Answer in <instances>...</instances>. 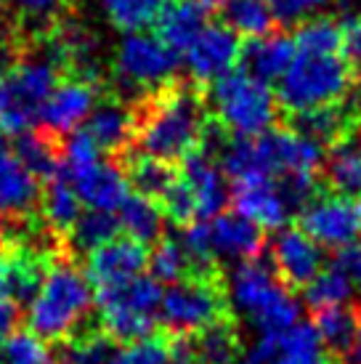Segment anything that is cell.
Segmentation results:
<instances>
[{"label": "cell", "instance_id": "obj_1", "mask_svg": "<svg viewBox=\"0 0 361 364\" xmlns=\"http://www.w3.org/2000/svg\"><path fill=\"white\" fill-rule=\"evenodd\" d=\"M218 157L223 176L234 186L295 178L316 181L324 165V146L295 128H274L258 139H231Z\"/></svg>", "mask_w": 361, "mask_h": 364}, {"label": "cell", "instance_id": "obj_2", "mask_svg": "<svg viewBox=\"0 0 361 364\" xmlns=\"http://www.w3.org/2000/svg\"><path fill=\"white\" fill-rule=\"evenodd\" d=\"M139 112L136 144L141 154L171 165L173 160H186L200 149L202 136L208 131L205 104L189 88L162 91Z\"/></svg>", "mask_w": 361, "mask_h": 364}, {"label": "cell", "instance_id": "obj_3", "mask_svg": "<svg viewBox=\"0 0 361 364\" xmlns=\"http://www.w3.org/2000/svg\"><path fill=\"white\" fill-rule=\"evenodd\" d=\"M93 306H96V295L85 272L77 269L70 258H59L48 266L41 290L27 306L30 333L45 343L70 341L88 319Z\"/></svg>", "mask_w": 361, "mask_h": 364}, {"label": "cell", "instance_id": "obj_4", "mask_svg": "<svg viewBox=\"0 0 361 364\" xmlns=\"http://www.w3.org/2000/svg\"><path fill=\"white\" fill-rule=\"evenodd\" d=\"M353 88V70L345 53H301L276 82V102L281 109L301 117L338 107Z\"/></svg>", "mask_w": 361, "mask_h": 364}, {"label": "cell", "instance_id": "obj_5", "mask_svg": "<svg viewBox=\"0 0 361 364\" xmlns=\"http://www.w3.org/2000/svg\"><path fill=\"white\" fill-rule=\"evenodd\" d=\"M229 304L261 333H284L301 322V301L281 282L271 263L252 258L229 274Z\"/></svg>", "mask_w": 361, "mask_h": 364}, {"label": "cell", "instance_id": "obj_6", "mask_svg": "<svg viewBox=\"0 0 361 364\" xmlns=\"http://www.w3.org/2000/svg\"><path fill=\"white\" fill-rule=\"evenodd\" d=\"M59 85V61L50 53H30L0 72V136L30 133Z\"/></svg>", "mask_w": 361, "mask_h": 364}, {"label": "cell", "instance_id": "obj_7", "mask_svg": "<svg viewBox=\"0 0 361 364\" xmlns=\"http://www.w3.org/2000/svg\"><path fill=\"white\" fill-rule=\"evenodd\" d=\"M208 107L215 117V125L234 139H258L274 131L279 114V102L269 82L252 77L244 70H234L212 82Z\"/></svg>", "mask_w": 361, "mask_h": 364}, {"label": "cell", "instance_id": "obj_8", "mask_svg": "<svg viewBox=\"0 0 361 364\" xmlns=\"http://www.w3.org/2000/svg\"><path fill=\"white\" fill-rule=\"evenodd\" d=\"M180 245L189 255L191 266L210 269L215 263L239 266L258 258L263 250V232L242 218L239 213H221L210 221L189 223L180 234Z\"/></svg>", "mask_w": 361, "mask_h": 364}, {"label": "cell", "instance_id": "obj_9", "mask_svg": "<svg viewBox=\"0 0 361 364\" xmlns=\"http://www.w3.org/2000/svg\"><path fill=\"white\" fill-rule=\"evenodd\" d=\"M162 293L165 290L151 274H141L133 282H125L120 287L99 290L96 309L104 327L101 333L125 346L151 338L154 324L160 319Z\"/></svg>", "mask_w": 361, "mask_h": 364}, {"label": "cell", "instance_id": "obj_10", "mask_svg": "<svg viewBox=\"0 0 361 364\" xmlns=\"http://www.w3.org/2000/svg\"><path fill=\"white\" fill-rule=\"evenodd\" d=\"M178 67V53L149 32L125 35L112 56L114 82L125 93H136V96L151 91H168Z\"/></svg>", "mask_w": 361, "mask_h": 364}, {"label": "cell", "instance_id": "obj_11", "mask_svg": "<svg viewBox=\"0 0 361 364\" xmlns=\"http://www.w3.org/2000/svg\"><path fill=\"white\" fill-rule=\"evenodd\" d=\"M223 311L226 295L218 282H212L210 274H191L162 293L160 322L178 338H189L221 322Z\"/></svg>", "mask_w": 361, "mask_h": 364}, {"label": "cell", "instance_id": "obj_12", "mask_svg": "<svg viewBox=\"0 0 361 364\" xmlns=\"http://www.w3.org/2000/svg\"><path fill=\"white\" fill-rule=\"evenodd\" d=\"M301 229L321 250H348L361 242V197L316 194L301 210Z\"/></svg>", "mask_w": 361, "mask_h": 364}, {"label": "cell", "instance_id": "obj_13", "mask_svg": "<svg viewBox=\"0 0 361 364\" xmlns=\"http://www.w3.org/2000/svg\"><path fill=\"white\" fill-rule=\"evenodd\" d=\"M244 364H330V351L313 322H298L284 333H261Z\"/></svg>", "mask_w": 361, "mask_h": 364}, {"label": "cell", "instance_id": "obj_14", "mask_svg": "<svg viewBox=\"0 0 361 364\" xmlns=\"http://www.w3.org/2000/svg\"><path fill=\"white\" fill-rule=\"evenodd\" d=\"M242 41L226 24L212 21L183 51V67L194 82H215L237 70L242 61Z\"/></svg>", "mask_w": 361, "mask_h": 364}, {"label": "cell", "instance_id": "obj_15", "mask_svg": "<svg viewBox=\"0 0 361 364\" xmlns=\"http://www.w3.org/2000/svg\"><path fill=\"white\" fill-rule=\"evenodd\" d=\"M271 269L287 287H308L324 269V250L301 226H284L269 245Z\"/></svg>", "mask_w": 361, "mask_h": 364}, {"label": "cell", "instance_id": "obj_16", "mask_svg": "<svg viewBox=\"0 0 361 364\" xmlns=\"http://www.w3.org/2000/svg\"><path fill=\"white\" fill-rule=\"evenodd\" d=\"M96 104H99L96 82L82 80V77L59 80L41 114L43 133L50 139H61V136L67 139L72 133L82 131V125L88 122Z\"/></svg>", "mask_w": 361, "mask_h": 364}, {"label": "cell", "instance_id": "obj_17", "mask_svg": "<svg viewBox=\"0 0 361 364\" xmlns=\"http://www.w3.org/2000/svg\"><path fill=\"white\" fill-rule=\"evenodd\" d=\"M149 269V253L146 247L133 240H112L104 247L93 250L88 255V277L90 284H96V290H109V287H120L125 282H133L136 277Z\"/></svg>", "mask_w": 361, "mask_h": 364}, {"label": "cell", "instance_id": "obj_18", "mask_svg": "<svg viewBox=\"0 0 361 364\" xmlns=\"http://www.w3.org/2000/svg\"><path fill=\"white\" fill-rule=\"evenodd\" d=\"M180 181L189 186L197 221H210L221 215L226 203L231 200L229 178L223 176L221 165L212 160L210 154L194 152L180 165Z\"/></svg>", "mask_w": 361, "mask_h": 364}, {"label": "cell", "instance_id": "obj_19", "mask_svg": "<svg viewBox=\"0 0 361 364\" xmlns=\"http://www.w3.org/2000/svg\"><path fill=\"white\" fill-rule=\"evenodd\" d=\"M41 181L16 157L6 136H0V215L11 221L27 218L41 205Z\"/></svg>", "mask_w": 361, "mask_h": 364}, {"label": "cell", "instance_id": "obj_20", "mask_svg": "<svg viewBox=\"0 0 361 364\" xmlns=\"http://www.w3.org/2000/svg\"><path fill=\"white\" fill-rule=\"evenodd\" d=\"M75 186V192L80 197V203L88 210H104L117 213L120 205L131 197V181L117 162L104 160L88 165L85 171L67 176Z\"/></svg>", "mask_w": 361, "mask_h": 364}, {"label": "cell", "instance_id": "obj_21", "mask_svg": "<svg viewBox=\"0 0 361 364\" xmlns=\"http://www.w3.org/2000/svg\"><path fill=\"white\" fill-rule=\"evenodd\" d=\"M231 200H234V213H239L242 218L255 223L261 232H281L295 213L276 181L237 186Z\"/></svg>", "mask_w": 361, "mask_h": 364}, {"label": "cell", "instance_id": "obj_22", "mask_svg": "<svg viewBox=\"0 0 361 364\" xmlns=\"http://www.w3.org/2000/svg\"><path fill=\"white\" fill-rule=\"evenodd\" d=\"M136 125H139V112L128 102L109 99V102L96 104L90 112L88 122L82 131L90 136V141L99 146L101 152H122L131 141H136Z\"/></svg>", "mask_w": 361, "mask_h": 364}, {"label": "cell", "instance_id": "obj_23", "mask_svg": "<svg viewBox=\"0 0 361 364\" xmlns=\"http://www.w3.org/2000/svg\"><path fill=\"white\" fill-rule=\"evenodd\" d=\"M210 6L205 0H171L157 19V38L165 46H171L176 53H183L197 41L210 21Z\"/></svg>", "mask_w": 361, "mask_h": 364}, {"label": "cell", "instance_id": "obj_24", "mask_svg": "<svg viewBox=\"0 0 361 364\" xmlns=\"http://www.w3.org/2000/svg\"><path fill=\"white\" fill-rule=\"evenodd\" d=\"M295 59V43L284 32H269L263 38L250 41L242 48V64L244 72L263 82L281 80V75Z\"/></svg>", "mask_w": 361, "mask_h": 364}, {"label": "cell", "instance_id": "obj_25", "mask_svg": "<svg viewBox=\"0 0 361 364\" xmlns=\"http://www.w3.org/2000/svg\"><path fill=\"white\" fill-rule=\"evenodd\" d=\"M117 223L125 232L128 240L139 245H157L162 240V229H165V213L154 200L141 197V194H131L125 203L120 205V210L114 213Z\"/></svg>", "mask_w": 361, "mask_h": 364}, {"label": "cell", "instance_id": "obj_26", "mask_svg": "<svg viewBox=\"0 0 361 364\" xmlns=\"http://www.w3.org/2000/svg\"><path fill=\"white\" fill-rule=\"evenodd\" d=\"M208 6L221 11L223 24L244 38H263L274 27V11L269 0H205Z\"/></svg>", "mask_w": 361, "mask_h": 364}, {"label": "cell", "instance_id": "obj_27", "mask_svg": "<svg viewBox=\"0 0 361 364\" xmlns=\"http://www.w3.org/2000/svg\"><path fill=\"white\" fill-rule=\"evenodd\" d=\"M41 210L43 218L56 234H70L72 226L82 215V203L72 181L59 173L50 181H45V189L41 192Z\"/></svg>", "mask_w": 361, "mask_h": 364}, {"label": "cell", "instance_id": "obj_28", "mask_svg": "<svg viewBox=\"0 0 361 364\" xmlns=\"http://www.w3.org/2000/svg\"><path fill=\"white\" fill-rule=\"evenodd\" d=\"M306 304L311 306L313 311H327V309H340V306L351 304L353 284L351 277L345 272V266L340 261H332L330 266H324L319 277L306 287Z\"/></svg>", "mask_w": 361, "mask_h": 364}, {"label": "cell", "instance_id": "obj_29", "mask_svg": "<svg viewBox=\"0 0 361 364\" xmlns=\"http://www.w3.org/2000/svg\"><path fill=\"white\" fill-rule=\"evenodd\" d=\"M194 364H237L242 354L239 335L226 319L202 330L194 341H189Z\"/></svg>", "mask_w": 361, "mask_h": 364}, {"label": "cell", "instance_id": "obj_30", "mask_svg": "<svg viewBox=\"0 0 361 364\" xmlns=\"http://www.w3.org/2000/svg\"><path fill=\"white\" fill-rule=\"evenodd\" d=\"M48 266L41 261V253H9V277H6V295L11 304H27L41 290L43 277Z\"/></svg>", "mask_w": 361, "mask_h": 364}, {"label": "cell", "instance_id": "obj_31", "mask_svg": "<svg viewBox=\"0 0 361 364\" xmlns=\"http://www.w3.org/2000/svg\"><path fill=\"white\" fill-rule=\"evenodd\" d=\"M14 152L24 162V168L38 178V181H50L53 176L61 173V149L53 144L50 136L41 131H30L16 139Z\"/></svg>", "mask_w": 361, "mask_h": 364}, {"label": "cell", "instance_id": "obj_32", "mask_svg": "<svg viewBox=\"0 0 361 364\" xmlns=\"http://www.w3.org/2000/svg\"><path fill=\"white\" fill-rule=\"evenodd\" d=\"M104 16L112 27L122 30L125 35L144 32L149 24H157L160 14L171 0H99Z\"/></svg>", "mask_w": 361, "mask_h": 364}, {"label": "cell", "instance_id": "obj_33", "mask_svg": "<svg viewBox=\"0 0 361 364\" xmlns=\"http://www.w3.org/2000/svg\"><path fill=\"white\" fill-rule=\"evenodd\" d=\"M327 181L338 194L361 197V144L359 141H338L332 154L324 160Z\"/></svg>", "mask_w": 361, "mask_h": 364}, {"label": "cell", "instance_id": "obj_34", "mask_svg": "<svg viewBox=\"0 0 361 364\" xmlns=\"http://www.w3.org/2000/svg\"><path fill=\"white\" fill-rule=\"evenodd\" d=\"M117 232H120V223H117L114 213L82 210V215L77 218V223L72 226V232L67 237H70V247L75 253L90 255L93 250L117 240Z\"/></svg>", "mask_w": 361, "mask_h": 364}, {"label": "cell", "instance_id": "obj_35", "mask_svg": "<svg viewBox=\"0 0 361 364\" xmlns=\"http://www.w3.org/2000/svg\"><path fill=\"white\" fill-rule=\"evenodd\" d=\"M313 327L321 335L330 354H348L361 327V319L351 306H340V309H327L316 314Z\"/></svg>", "mask_w": 361, "mask_h": 364}, {"label": "cell", "instance_id": "obj_36", "mask_svg": "<svg viewBox=\"0 0 361 364\" xmlns=\"http://www.w3.org/2000/svg\"><path fill=\"white\" fill-rule=\"evenodd\" d=\"M292 43L301 53H345V27L332 16H316L295 30Z\"/></svg>", "mask_w": 361, "mask_h": 364}, {"label": "cell", "instance_id": "obj_37", "mask_svg": "<svg viewBox=\"0 0 361 364\" xmlns=\"http://www.w3.org/2000/svg\"><path fill=\"white\" fill-rule=\"evenodd\" d=\"M125 176L131 181V189L141 194V197H149V200H162L165 192L176 181V171H173L168 162L146 157V154H136L131 157Z\"/></svg>", "mask_w": 361, "mask_h": 364}, {"label": "cell", "instance_id": "obj_38", "mask_svg": "<svg viewBox=\"0 0 361 364\" xmlns=\"http://www.w3.org/2000/svg\"><path fill=\"white\" fill-rule=\"evenodd\" d=\"M191 261L180 240H173V237H162L160 242L154 245V250L149 253V272L157 282H168V287L180 279L191 277L189 274Z\"/></svg>", "mask_w": 361, "mask_h": 364}, {"label": "cell", "instance_id": "obj_39", "mask_svg": "<svg viewBox=\"0 0 361 364\" xmlns=\"http://www.w3.org/2000/svg\"><path fill=\"white\" fill-rule=\"evenodd\" d=\"M114 354V341L107 333H77L64 341L59 364H112Z\"/></svg>", "mask_w": 361, "mask_h": 364}, {"label": "cell", "instance_id": "obj_40", "mask_svg": "<svg viewBox=\"0 0 361 364\" xmlns=\"http://www.w3.org/2000/svg\"><path fill=\"white\" fill-rule=\"evenodd\" d=\"M0 364H59V359L38 335L14 333L0 348Z\"/></svg>", "mask_w": 361, "mask_h": 364}, {"label": "cell", "instance_id": "obj_41", "mask_svg": "<svg viewBox=\"0 0 361 364\" xmlns=\"http://www.w3.org/2000/svg\"><path fill=\"white\" fill-rule=\"evenodd\" d=\"M345 125V114L340 112V107H330V109H319L311 114H301L295 117V131H301L303 136L313 139L316 144H330L338 141V136L343 133Z\"/></svg>", "mask_w": 361, "mask_h": 364}, {"label": "cell", "instance_id": "obj_42", "mask_svg": "<svg viewBox=\"0 0 361 364\" xmlns=\"http://www.w3.org/2000/svg\"><path fill=\"white\" fill-rule=\"evenodd\" d=\"M112 364H176L173 362V343L151 335V338L117 348Z\"/></svg>", "mask_w": 361, "mask_h": 364}, {"label": "cell", "instance_id": "obj_43", "mask_svg": "<svg viewBox=\"0 0 361 364\" xmlns=\"http://www.w3.org/2000/svg\"><path fill=\"white\" fill-rule=\"evenodd\" d=\"M274 11V21L287 27H301L306 21L316 19L332 0H269Z\"/></svg>", "mask_w": 361, "mask_h": 364}, {"label": "cell", "instance_id": "obj_44", "mask_svg": "<svg viewBox=\"0 0 361 364\" xmlns=\"http://www.w3.org/2000/svg\"><path fill=\"white\" fill-rule=\"evenodd\" d=\"M14 11L30 21L56 19L61 11L70 6V0H11Z\"/></svg>", "mask_w": 361, "mask_h": 364}, {"label": "cell", "instance_id": "obj_45", "mask_svg": "<svg viewBox=\"0 0 361 364\" xmlns=\"http://www.w3.org/2000/svg\"><path fill=\"white\" fill-rule=\"evenodd\" d=\"M338 261L345 266V272H348V277H351L353 293L361 298V242L348 247V250H343V253L338 255Z\"/></svg>", "mask_w": 361, "mask_h": 364}, {"label": "cell", "instance_id": "obj_46", "mask_svg": "<svg viewBox=\"0 0 361 364\" xmlns=\"http://www.w3.org/2000/svg\"><path fill=\"white\" fill-rule=\"evenodd\" d=\"M16 322H19V306L11 304L9 298L0 301V348L16 333Z\"/></svg>", "mask_w": 361, "mask_h": 364}, {"label": "cell", "instance_id": "obj_47", "mask_svg": "<svg viewBox=\"0 0 361 364\" xmlns=\"http://www.w3.org/2000/svg\"><path fill=\"white\" fill-rule=\"evenodd\" d=\"M345 56L351 64L361 67V16L345 24Z\"/></svg>", "mask_w": 361, "mask_h": 364}, {"label": "cell", "instance_id": "obj_48", "mask_svg": "<svg viewBox=\"0 0 361 364\" xmlns=\"http://www.w3.org/2000/svg\"><path fill=\"white\" fill-rule=\"evenodd\" d=\"M6 277H9V253L0 247V301L6 298Z\"/></svg>", "mask_w": 361, "mask_h": 364}, {"label": "cell", "instance_id": "obj_49", "mask_svg": "<svg viewBox=\"0 0 361 364\" xmlns=\"http://www.w3.org/2000/svg\"><path fill=\"white\" fill-rule=\"evenodd\" d=\"M348 362L361 364V327H359V333H356V341H353L351 351H348Z\"/></svg>", "mask_w": 361, "mask_h": 364}, {"label": "cell", "instance_id": "obj_50", "mask_svg": "<svg viewBox=\"0 0 361 364\" xmlns=\"http://www.w3.org/2000/svg\"><path fill=\"white\" fill-rule=\"evenodd\" d=\"M335 3H338L340 9H353V6L359 3V0H335Z\"/></svg>", "mask_w": 361, "mask_h": 364}]
</instances>
